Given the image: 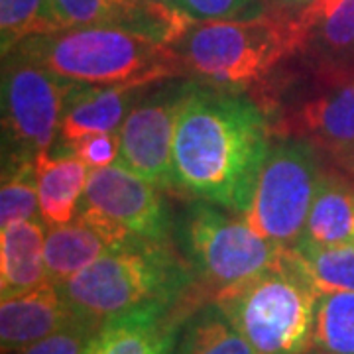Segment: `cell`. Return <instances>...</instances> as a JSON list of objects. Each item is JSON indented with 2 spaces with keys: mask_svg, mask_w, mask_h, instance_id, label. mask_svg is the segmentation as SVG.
Listing matches in <instances>:
<instances>
[{
  "mask_svg": "<svg viewBox=\"0 0 354 354\" xmlns=\"http://www.w3.org/2000/svg\"><path fill=\"white\" fill-rule=\"evenodd\" d=\"M128 230L101 213L79 207L77 216L65 225H48L46 268L48 278L57 286L99 260L102 254L134 241Z\"/></svg>",
  "mask_w": 354,
  "mask_h": 354,
  "instance_id": "obj_14",
  "label": "cell"
},
{
  "mask_svg": "<svg viewBox=\"0 0 354 354\" xmlns=\"http://www.w3.org/2000/svg\"><path fill=\"white\" fill-rule=\"evenodd\" d=\"M51 6L64 28L120 26L171 48L197 22L183 10L156 0H51Z\"/></svg>",
  "mask_w": 354,
  "mask_h": 354,
  "instance_id": "obj_12",
  "label": "cell"
},
{
  "mask_svg": "<svg viewBox=\"0 0 354 354\" xmlns=\"http://www.w3.org/2000/svg\"><path fill=\"white\" fill-rule=\"evenodd\" d=\"M46 232V221H20L0 228V299L50 281Z\"/></svg>",
  "mask_w": 354,
  "mask_h": 354,
  "instance_id": "obj_18",
  "label": "cell"
},
{
  "mask_svg": "<svg viewBox=\"0 0 354 354\" xmlns=\"http://www.w3.org/2000/svg\"><path fill=\"white\" fill-rule=\"evenodd\" d=\"M171 241L209 299L274 264L286 250L254 232L239 213L203 199H191L174 218Z\"/></svg>",
  "mask_w": 354,
  "mask_h": 354,
  "instance_id": "obj_7",
  "label": "cell"
},
{
  "mask_svg": "<svg viewBox=\"0 0 354 354\" xmlns=\"http://www.w3.org/2000/svg\"><path fill=\"white\" fill-rule=\"evenodd\" d=\"M64 152L73 153L91 169L114 165L120 156V134L118 132L87 134L71 144H65Z\"/></svg>",
  "mask_w": 354,
  "mask_h": 354,
  "instance_id": "obj_28",
  "label": "cell"
},
{
  "mask_svg": "<svg viewBox=\"0 0 354 354\" xmlns=\"http://www.w3.org/2000/svg\"><path fill=\"white\" fill-rule=\"evenodd\" d=\"M290 252L319 293L354 291V244L321 246L299 241Z\"/></svg>",
  "mask_w": 354,
  "mask_h": 354,
  "instance_id": "obj_22",
  "label": "cell"
},
{
  "mask_svg": "<svg viewBox=\"0 0 354 354\" xmlns=\"http://www.w3.org/2000/svg\"><path fill=\"white\" fill-rule=\"evenodd\" d=\"M301 241L321 246L354 244V185L351 181L327 169Z\"/></svg>",
  "mask_w": 354,
  "mask_h": 354,
  "instance_id": "obj_20",
  "label": "cell"
},
{
  "mask_svg": "<svg viewBox=\"0 0 354 354\" xmlns=\"http://www.w3.org/2000/svg\"><path fill=\"white\" fill-rule=\"evenodd\" d=\"M309 354H317V353H309Z\"/></svg>",
  "mask_w": 354,
  "mask_h": 354,
  "instance_id": "obj_31",
  "label": "cell"
},
{
  "mask_svg": "<svg viewBox=\"0 0 354 354\" xmlns=\"http://www.w3.org/2000/svg\"><path fill=\"white\" fill-rule=\"evenodd\" d=\"M171 354H256L218 305L209 299L183 319Z\"/></svg>",
  "mask_w": 354,
  "mask_h": 354,
  "instance_id": "obj_21",
  "label": "cell"
},
{
  "mask_svg": "<svg viewBox=\"0 0 354 354\" xmlns=\"http://www.w3.org/2000/svg\"><path fill=\"white\" fill-rule=\"evenodd\" d=\"M319 291L290 248L274 264L218 291L215 301L256 354H309Z\"/></svg>",
  "mask_w": 354,
  "mask_h": 354,
  "instance_id": "obj_6",
  "label": "cell"
},
{
  "mask_svg": "<svg viewBox=\"0 0 354 354\" xmlns=\"http://www.w3.org/2000/svg\"><path fill=\"white\" fill-rule=\"evenodd\" d=\"M34 165L41 218L48 225L71 223L83 201L91 167L69 152H41Z\"/></svg>",
  "mask_w": 354,
  "mask_h": 354,
  "instance_id": "obj_19",
  "label": "cell"
},
{
  "mask_svg": "<svg viewBox=\"0 0 354 354\" xmlns=\"http://www.w3.org/2000/svg\"><path fill=\"white\" fill-rule=\"evenodd\" d=\"M252 97L276 138H299L327 169L354 185V75L313 71L290 59Z\"/></svg>",
  "mask_w": 354,
  "mask_h": 354,
  "instance_id": "obj_4",
  "label": "cell"
},
{
  "mask_svg": "<svg viewBox=\"0 0 354 354\" xmlns=\"http://www.w3.org/2000/svg\"><path fill=\"white\" fill-rule=\"evenodd\" d=\"M295 64L313 71L354 75V0H317L295 16Z\"/></svg>",
  "mask_w": 354,
  "mask_h": 354,
  "instance_id": "obj_13",
  "label": "cell"
},
{
  "mask_svg": "<svg viewBox=\"0 0 354 354\" xmlns=\"http://www.w3.org/2000/svg\"><path fill=\"white\" fill-rule=\"evenodd\" d=\"M20 221H44L39 213L34 162L4 165L0 187V228Z\"/></svg>",
  "mask_w": 354,
  "mask_h": 354,
  "instance_id": "obj_25",
  "label": "cell"
},
{
  "mask_svg": "<svg viewBox=\"0 0 354 354\" xmlns=\"http://www.w3.org/2000/svg\"><path fill=\"white\" fill-rule=\"evenodd\" d=\"M317 0H268V8L272 12L281 14V16L295 18V16H299V14L307 10Z\"/></svg>",
  "mask_w": 354,
  "mask_h": 354,
  "instance_id": "obj_29",
  "label": "cell"
},
{
  "mask_svg": "<svg viewBox=\"0 0 354 354\" xmlns=\"http://www.w3.org/2000/svg\"><path fill=\"white\" fill-rule=\"evenodd\" d=\"M73 85L16 51L2 55V167L50 152Z\"/></svg>",
  "mask_w": 354,
  "mask_h": 354,
  "instance_id": "obj_9",
  "label": "cell"
},
{
  "mask_svg": "<svg viewBox=\"0 0 354 354\" xmlns=\"http://www.w3.org/2000/svg\"><path fill=\"white\" fill-rule=\"evenodd\" d=\"M311 344L317 354H354V291L319 293Z\"/></svg>",
  "mask_w": 354,
  "mask_h": 354,
  "instance_id": "obj_23",
  "label": "cell"
},
{
  "mask_svg": "<svg viewBox=\"0 0 354 354\" xmlns=\"http://www.w3.org/2000/svg\"><path fill=\"white\" fill-rule=\"evenodd\" d=\"M156 2H162L165 6H171V8H179L181 10V0H156Z\"/></svg>",
  "mask_w": 354,
  "mask_h": 354,
  "instance_id": "obj_30",
  "label": "cell"
},
{
  "mask_svg": "<svg viewBox=\"0 0 354 354\" xmlns=\"http://www.w3.org/2000/svg\"><path fill=\"white\" fill-rule=\"evenodd\" d=\"M191 83V77H176L148 87L118 130L120 156L116 164L164 191H174V140Z\"/></svg>",
  "mask_w": 354,
  "mask_h": 354,
  "instance_id": "obj_10",
  "label": "cell"
},
{
  "mask_svg": "<svg viewBox=\"0 0 354 354\" xmlns=\"http://www.w3.org/2000/svg\"><path fill=\"white\" fill-rule=\"evenodd\" d=\"M75 317L62 286L46 281L34 290L0 299V348L14 354L59 330Z\"/></svg>",
  "mask_w": 354,
  "mask_h": 354,
  "instance_id": "obj_16",
  "label": "cell"
},
{
  "mask_svg": "<svg viewBox=\"0 0 354 354\" xmlns=\"http://www.w3.org/2000/svg\"><path fill=\"white\" fill-rule=\"evenodd\" d=\"M174 50L191 79L252 95L295 55L297 26L272 10L246 20L195 22Z\"/></svg>",
  "mask_w": 354,
  "mask_h": 354,
  "instance_id": "obj_5",
  "label": "cell"
},
{
  "mask_svg": "<svg viewBox=\"0 0 354 354\" xmlns=\"http://www.w3.org/2000/svg\"><path fill=\"white\" fill-rule=\"evenodd\" d=\"M181 10L197 22H209L256 18L270 8L266 0H181Z\"/></svg>",
  "mask_w": 354,
  "mask_h": 354,
  "instance_id": "obj_27",
  "label": "cell"
},
{
  "mask_svg": "<svg viewBox=\"0 0 354 354\" xmlns=\"http://www.w3.org/2000/svg\"><path fill=\"white\" fill-rule=\"evenodd\" d=\"M62 28L51 0H0L2 55L10 53L28 38L53 34Z\"/></svg>",
  "mask_w": 354,
  "mask_h": 354,
  "instance_id": "obj_24",
  "label": "cell"
},
{
  "mask_svg": "<svg viewBox=\"0 0 354 354\" xmlns=\"http://www.w3.org/2000/svg\"><path fill=\"white\" fill-rule=\"evenodd\" d=\"M325 174L327 165L311 144L274 136L241 216L266 241L295 246Z\"/></svg>",
  "mask_w": 354,
  "mask_h": 354,
  "instance_id": "obj_8",
  "label": "cell"
},
{
  "mask_svg": "<svg viewBox=\"0 0 354 354\" xmlns=\"http://www.w3.org/2000/svg\"><path fill=\"white\" fill-rule=\"evenodd\" d=\"M99 330V325L91 323L83 317H75L59 330L32 342L14 354H85L91 339Z\"/></svg>",
  "mask_w": 354,
  "mask_h": 354,
  "instance_id": "obj_26",
  "label": "cell"
},
{
  "mask_svg": "<svg viewBox=\"0 0 354 354\" xmlns=\"http://www.w3.org/2000/svg\"><path fill=\"white\" fill-rule=\"evenodd\" d=\"M152 87V85H150ZM148 91L142 85H73L65 101L62 132L64 144L87 134L118 132L128 113Z\"/></svg>",
  "mask_w": 354,
  "mask_h": 354,
  "instance_id": "obj_17",
  "label": "cell"
},
{
  "mask_svg": "<svg viewBox=\"0 0 354 354\" xmlns=\"http://www.w3.org/2000/svg\"><path fill=\"white\" fill-rule=\"evenodd\" d=\"M81 207L111 218L136 239L171 241L174 216L164 189L120 164L91 169Z\"/></svg>",
  "mask_w": 354,
  "mask_h": 354,
  "instance_id": "obj_11",
  "label": "cell"
},
{
  "mask_svg": "<svg viewBox=\"0 0 354 354\" xmlns=\"http://www.w3.org/2000/svg\"><path fill=\"white\" fill-rule=\"evenodd\" d=\"M12 51L77 85H142L187 77L177 51L120 26H73L34 36Z\"/></svg>",
  "mask_w": 354,
  "mask_h": 354,
  "instance_id": "obj_3",
  "label": "cell"
},
{
  "mask_svg": "<svg viewBox=\"0 0 354 354\" xmlns=\"http://www.w3.org/2000/svg\"><path fill=\"white\" fill-rule=\"evenodd\" d=\"M272 140L270 118L250 93L193 79L177 118L174 191L241 215Z\"/></svg>",
  "mask_w": 354,
  "mask_h": 354,
  "instance_id": "obj_1",
  "label": "cell"
},
{
  "mask_svg": "<svg viewBox=\"0 0 354 354\" xmlns=\"http://www.w3.org/2000/svg\"><path fill=\"white\" fill-rule=\"evenodd\" d=\"M209 301L201 295L176 305H150L102 323L85 354H171L183 319Z\"/></svg>",
  "mask_w": 354,
  "mask_h": 354,
  "instance_id": "obj_15",
  "label": "cell"
},
{
  "mask_svg": "<svg viewBox=\"0 0 354 354\" xmlns=\"http://www.w3.org/2000/svg\"><path fill=\"white\" fill-rule=\"evenodd\" d=\"M65 297L77 315L99 325L150 305H176L203 293L174 241L134 239L102 254L67 279Z\"/></svg>",
  "mask_w": 354,
  "mask_h": 354,
  "instance_id": "obj_2",
  "label": "cell"
}]
</instances>
